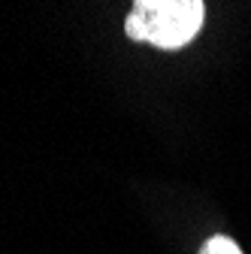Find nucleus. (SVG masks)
<instances>
[{"label": "nucleus", "mask_w": 251, "mask_h": 254, "mask_svg": "<svg viewBox=\"0 0 251 254\" xmlns=\"http://www.w3.org/2000/svg\"><path fill=\"white\" fill-rule=\"evenodd\" d=\"M200 254H242V248H239V245H236L230 236H224V233H215V236H209V239L203 242Z\"/></svg>", "instance_id": "2"}, {"label": "nucleus", "mask_w": 251, "mask_h": 254, "mask_svg": "<svg viewBox=\"0 0 251 254\" xmlns=\"http://www.w3.org/2000/svg\"><path fill=\"white\" fill-rule=\"evenodd\" d=\"M203 18V0H136L124 21V34L130 40L176 52L200 34Z\"/></svg>", "instance_id": "1"}]
</instances>
